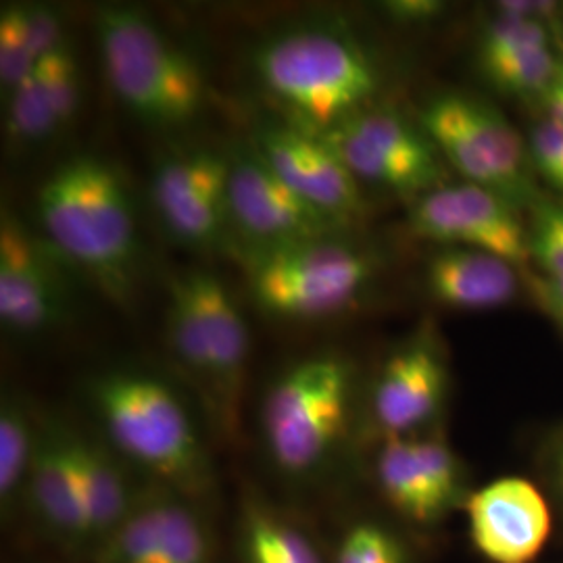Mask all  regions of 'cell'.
Instances as JSON below:
<instances>
[{
	"instance_id": "obj_1",
	"label": "cell",
	"mask_w": 563,
	"mask_h": 563,
	"mask_svg": "<svg viewBox=\"0 0 563 563\" xmlns=\"http://www.w3.org/2000/svg\"><path fill=\"white\" fill-rule=\"evenodd\" d=\"M84 395L97 432L146 483L211 505L216 465L174 384L141 367H109L88 378Z\"/></svg>"
},
{
	"instance_id": "obj_2",
	"label": "cell",
	"mask_w": 563,
	"mask_h": 563,
	"mask_svg": "<svg viewBox=\"0 0 563 563\" xmlns=\"http://www.w3.org/2000/svg\"><path fill=\"white\" fill-rule=\"evenodd\" d=\"M357 401L355 365L318 351L267 384L257 430L269 467L295 490L328 488L349 449Z\"/></svg>"
},
{
	"instance_id": "obj_3",
	"label": "cell",
	"mask_w": 563,
	"mask_h": 563,
	"mask_svg": "<svg viewBox=\"0 0 563 563\" xmlns=\"http://www.w3.org/2000/svg\"><path fill=\"white\" fill-rule=\"evenodd\" d=\"M36 213L51 249L76 265L111 301L134 295L139 239L134 205L120 172L78 153L42 181Z\"/></svg>"
},
{
	"instance_id": "obj_4",
	"label": "cell",
	"mask_w": 563,
	"mask_h": 563,
	"mask_svg": "<svg viewBox=\"0 0 563 563\" xmlns=\"http://www.w3.org/2000/svg\"><path fill=\"white\" fill-rule=\"evenodd\" d=\"M263 88L297 118L328 132L362 111L378 88V71L346 32L328 25H297L263 41L255 57Z\"/></svg>"
},
{
	"instance_id": "obj_5",
	"label": "cell",
	"mask_w": 563,
	"mask_h": 563,
	"mask_svg": "<svg viewBox=\"0 0 563 563\" xmlns=\"http://www.w3.org/2000/svg\"><path fill=\"white\" fill-rule=\"evenodd\" d=\"M102 69L113 95L144 125L178 130L207 101L201 65L134 7H102L95 21Z\"/></svg>"
},
{
	"instance_id": "obj_6",
	"label": "cell",
	"mask_w": 563,
	"mask_h": 563,
	"mask_svg": "<svg viewBox=\"0 0 563 563\" xmlns=\"http://www.w3.org/2000/svg\"><path fill=\"white\" fill-rule=\"evenodd\" d=\"M244 260L251 297L267 316L280 320L341 313L374 276L372 257L339 236L249 251Z\"/></svg>"
},
{
	"instance_id": "obj_7",
	"label": "cell",
	"mask_w": 563,
	"mask_h": 563,
	"mask_svg": "<svg viewBox=\"0 0 563 563\" xmlns=\"http://www.w3.org/2000/svg\"><path fill=\"white\" fill-rule=\"evenodd\" d=\"M320 134L360 181L420 195L441 186L439 148L395 111L362 109Z\"/></svg>"
},
{
	"instance_id": "obj_8",
	"label": "cell",
	"mask_w": 563,
	"mask_h": 563,
	"mask_svg": "<svg viewBox=\"0 0 563 563\" xmlns=\"http://www.w3.org/2000/svg\"><path fill=\"white\" fill-rule=\"evenodd\" d=\"M230 155V225L249 242V251H269L323 236H339L342 223L302 201L263 162L251 142ZM246 251V253H249Z\"/></svg>"
},
{
	"instance_id": "obj_9",
	"label": "cell",
	"mask_w": 563,
	"mask_h": 563,
	"mask_svg": "<svg viewBox=\"0 0 563 563\" xmlns=\"http://www.w3.org/2000/svg\"><path fill=\"white\" fill-rule=\"evenodd\" d=\"M218 549L211 505L153 486L88 563H216Z\"/></svg>"
},
{
	"instance_id": "obj_10",
	"label": "cell",
	"mask_w": 563,
	"mask_h": 563,
	"mask_svg": "<svg viewBox=\"0 0 563 563\" xmlns=\"http://www.w3.org/2000/svg\"><path fill=\"white\" fill-rule=\"evenodd\" d=\"M253 148L263 162L292 188L344 228L362 218V181L342 162L323 134L292 121H262L253 134Z\"/></svg>"
},
{
	"instance_id": "obj_11",
	"label": "cell",
	"mask_w": 563,
	"mask_h": 563,
	"mask_svg": "<svg viewBox=\"0 0 563 563\" xmlns=\"http://www.w3.org/2000/svg\"><path fill=\"white\" fill-rule=\"evenodd\" d=\"M411 230L428 241L484 251L511 265L530 260V234L516 205L476 184L439 186L422 195L411 209Z\"/></svg>"
},
{
	"instance_id": "obj_12",
	"label": "cell",
	"mask_w": 563,
	"mask_h": 563,
	"mask_svg": "<svg viewBox=\"0 0 563 563\" xmlns=\"http://www.w3.org/2000/svg\"><path fill=\"white\" fill-rule=\"evenodd\" d=\"M230 155L213 148L180 151L157 163L151 201L167 232L181 244L209 251L230 225Z\"/></svg>"
},
{
	"instance_id": "obj_13",
	"label": "cell",
	"mask_w": 563,
	"mask_h": 563,
	"mask_svg": "<svg viewBox=\"0 0 563 563\" xmlns=\"http://www.w3.org/2000/svg\"><path fill=\"white\" fill-rule=\"evenodd\" d=\"M25 518L63 555L88 562V520L71 446V423L57 416H38Z\"/></svg>"
},
{
	"instance_id": "obj_14",
	"label": "cell",
	"mask_w": 563,
	"mask_h": 563,
	"mask_svg": "<svg viewBox=\"0 0 563 563\" xmlns=\"http://www.w3.org/2000/svg\"><path fill=\"white\" fill-rule=\"evenodd\" d=\"M69 311L67 280L38 239L11 213L0 220V322L23 336L41 334Z\"/></svg>"
},
{
	"instance_id": "obj_15",
	"label": "cell",
	"mask_w": 563,
	"mask_h": 563,
	"mask_svg": "<svg viewBox=\"0 0 563 563\" xmlns=\"http://www.w3.org/2000/svg\"><path fill=\"white\" fill-rule=\"evenodd\" d=\"M467 532L490 563H532L549 543L551 509L543 493L526 478L505 476L467 495Z\"/></svg>"
},
{
	"instance_id": "obj_16",
	"label": "cell",
	"mask_w": 563,
	"mask_h": 563,
	"mask_svg": "<svg viewBox=\"0 0 563 563\" xmlns=\"http://www.w3.org/2000/svg\"><path fill=\"white\" fill-rule=\"evenodd\" d=\"M201 302L211 355V388L205 413L223 439H234L251 362V336L239 305L223 282L205 269H190Z\"/></svg>"
},
{
	"instance_id": "obj_17",
	"label": "cell",
	"mask_w": 563,
	"mask_h": 563,
	"mask_svg": "<svg viewBox=\"0 0 563 563\" xmlns=\"http://www.w3.org/2000/svg\"><path fill=\"white\" fill-rule=\"evenodd\" d=\"M446 384V363L432 342H411L393 353L369 397L372 418L383 439L416 437L441 413Z\"/></svg>"
},
{
	"instance_id": "obj_18",
	"label": "cell",
	"mask_w": 563,
	"mask_h": 563,
	"mask_svg": "<svg viewBox=\"0 0 563 563\" xmlns=\"http://www.w3.org/2000/svg\"><path fill=\"white\" fill-rule=\"evenodd\" d=\"M71 446L86 504L90 562L95 551L136 511L153 484L120 457L97 430H81L71 423Z\"/></svg>"
},
{
	"instance_id": "obj_19",
	"label": "cell",
	"mask_w": 563,
	"mask_h": 563,
	"mask_svg": "<svg viewBox=\"0 0 563 563\" xmlns=\"http://www.w3.org/2000/svg\"><path fill=\"white\" fill-rule=\"evenodd\" d=\"M239 563H330L328 544L290 507L260 490L242 493L234 518Z\"/></svg>"
},
{
	"instance_id": "obj_20",
	"label": "cell",
	"mask_w": 563,
	"mask_h": 563,
	"mask_svg": "<svg viewBox=\"0 0 563 563\" xmlns=\"http://www.w3.org/2000/svg\"><path fill=\"white\" fill-rule=\"evenodd\" d=\"M430 295L443 305L467 311L495 309L514 299L518 280L514 265L490 253L446 246L426 269Z\"/></svg>"
},
{
	"instance_id": "obj_21",
	"label": "cell",
	"mask_w": 563,
	"mask_h": 563,
	"mask_svg": "<svg viewBox=\"0 0 563 563\" xmlns=\"http://www.w3.org/2000/svg\"><path fill=\"white\" fill-rule=\"evenodd\" d=\"M374 476L384 501L405 522L428 528L451 514L418 462L411 437L384 439Z\"/></svg>"
},
{
	"instance_id": "obj_22",
	"label": "cell",
	"mask_w": 563,
	"mask_h": 563,
	"mask_svg": "<svg viewBox=\"0 0 563 563\" xmlns=\"http://www.w3.org/2000/svg\"><path fill=\"white\" fill-rule=\"evenodd\" d=\"M38 416L15 393L0 401V520L13 528L25 518V493L34 460Z\"/></svg>"
},
{
	"instance_id": "obj_23",
	"label": "cell",
	"mask_w": 563,
	"mask_h": 563,
	"mask_svg": "<svg viewBox=\"0 0 563 563\" xmlns=\"http://www.w3.org/2000/svg\"><path fill=\"white\" fill-rule=\"evenodd\" d=\"M465 113L486 162L497 176L501 195L514 205L528 201L532 186L526 169L528 159L520 134L488 102L465 97Z\"/></svg>"
},
{
	"instance_id": "obj_24",
	"label": "cell",
	"mask_w": 563,
	"mask_h": 563,
	"mask_svg": "<svg viewBox=\"0 0 563 563\" xmlns=\"http://www.w3.org/2000/svg\"><path fill=\"white\" fill-rule=\"evenodd\" d=\"M328 558L330 563H416L401 532L372 516L342 523L328 544Z\"/></svg>"
},
{
	"instance_id": "obj_25",
	"label": "cell",
	"mask_w": 563,
	"mask_h": 563,
	"mask_svg": "<svg viewBox=\"0 0 563 563\" xmlns=\"http://www.w3.org/2000/svg\"><path fill=\"white\" fill-rule=\"evenodd\" d=\"M4 97L7 130L13 141L21 144H38L59 132V118L36 69Z\"/></svg>"
},
{
	"instance_id": "obj_26",
	"label": "cell",
	"mask_w": 563,
	"mask_h": 563,
	"mask_svg": "<svg viewBox=\"0 0 563 563\" xmlns=\"http://www.w3.org/2000/svg\"><path fill=\"white\" fill-rule=\"evenodd\" d=\"M560 71V60L549 46L534 48L516 57L497 60L483 67V74L509 95L543 97Z\"/></svg>"
},
{
	"instance_id": "obj_27",
	"label": "cell",
	"mask_w": 563,
	"mask_h": 563,
	"mask_svg": "<svg viewBox=\"0 0 563 563\" xmlns=\"http://www.w3.org/2000/svg\"><path fill=\"white\" fill-rule=\"evenodd\" d=\"M549 46V32L541 21L520 20L499 13L484 25L478 42L481 69L497 60Z\"/></svg>"
},
{
	"instance_id": "obj_28",
	"label": "cell",
	"mask_w": 563,
	"mask_h": 563,
	"mask_svg": "<svg viewBox=\"0 0 563 563\" xmlns=\"http://www.w3.org/2000/svg\"><path fill=\"white\" fill-rule=\"evenodd\" d=\"M36 71L55 107L63 130L78 113L81 97L80 63L69 41L63 42L57 51L38 60Z\"/></svg>"
},
{
	"instance_id": "obj_29",
	"label": "cell",
	"mask_w": 563,
	"mask_h": 563,
	"mask_svg": "<svg viewBox=\"0 0 563 563\" xmlns=\"http://www.w3.org/2000/svg\"><path fill=\"white\" fill-rule=\"evenodd\" d=\"M38 60L32 53L27 25H25V4H4L0 11V88L9 95L21 80H25Z\"/></svg>"
},
{
	"instance_id": "obj_30",
	"label": "cell",
	"mask_w": 563,
	"mask_h": 563,
	"mask_svg": "<svg viewBox=\"0 0 563 563\" xmlns=\"http://www.w3.org/2000/svg\"><path fill=\"white\" fill-rule=\"evenodd\" d=\"M411 443L428 481L449 511L462 507L470 493L465 490L462 462L453 449L439 437H411Z\"/></svg>"
},
{
	"instance_id": "obj_31",
	"label": "cell",
	"mask_w": 563,
	"mask_h": 563,
	"mask_svg": "<svg viewBox=\"0 0 563 563\" xmlns=\"http://www.w3.org/2000/svg\"><path fill=\"white\" fill-rule=\"evenodd\" d=\"M530 257L541 263L547 276H563V223L553 207H543L530 234Z\"/></svg>"
},
{
	"instance_id": "obj_32",
	"label": "cell",
	"mask_w": 563,
	"mask_h": 563,
	"mask_svg": "<svg viewBox=\"0 0 563 563\" xmlns=\"http://www.w3.org/2000/svg\"><path fill=\"white\" fill-rule=\"evenodd\" d=\"M27 38L36 60H42L57 51L67 41L63 34V18L59 9L48 4H25Z\"/></svg>"
},
{
	"instance_id": "obj_33",
	"label": "cell",
	"mask_w": 563,
	"mask_h": 563,
	"mask_svg": "<svg viewBox=\"0 0 563 563\" xmlns=\"http://www.w3.org/2000/svg\"><path fill=\"white\" fill-rule=\"evenodd\" d=\"M530 155L544 180L551 184L560 180L563 169V125L560 121L547 118L534 128Z\"/></svg>"
},
{
	"instance_id": "obj_34",
	"label": "cell",
	"mask_w": 563,
	"mask_h": 563,
	"mask_svg": "<svg viewBox=\"0 0 563 563\" xmlns=\"http://www.w3.org/2000/svg\"><path fill=\"white\" fill-rule=\"evenodd\" d=\"M384 7L395 20L407 21V23L432 20L444 11L443 2H434V0H395V2H386Z\"/></svg>"
},
{
	"instance_id": "obj_35",
	"label": "cell",
	"mask_w": 563,
	"mask_h": 563,
	"mask_svg": "<svg viewBox=\"0 0 563 563\" xmlns=\"http://www.w3.org/2000/svg\"><path fill=\"white\" fill-rule=\"evenodd\" d=\"M555 7L558 4H553V2H501V4H497L499 13H504V15L520 18V20L541 21V23L555 13Z\"/></svg>"
},
{
	"instance_id": "obj_36",
	"label": "cell",
	"mask_w": 563,
	"mask_h": 563,
	"mask_svg": "<svg viewBox=\"0 0 563 563\" xmlns=\"http://www.w3.org/2000/svg\"><path fill=\"white\" fill-rule=\"evenodd\" d=\"M541 290H543L544 307H547L563 325V276H549Z\"/></svg>"
},
{
	"instance_id": "obj_37",
	"label": "cell",
	"mask_w": 563,
	"mask_h": 563,
	"mask_svg": "<svg viewBox=\"0 0 563 563\" xmlns=\"http://www.w3.org/2000/svg\"><path fill=\"white\" fill-rule=\"evenodd\" d=\"M553 211H555V216L560 218V222L563 223V205H558V207H553Z\"/></svg>"
},
{
	"instance_id": "obj_38",
	"label": "cell",
	"mask_w": 563,
	"mask_h": 563,
	"mask_svg": "<svg viewBox=\"0 0 563 563\" xmlns=\"http://www.w3.org/2000/svg\"><path fill=\"white\" fill-rule=\"evenodd\" d=\"M555 186H558V188H562L563 190V169L562 174H560V180L555 181Z\"/></svg>"
},
{
	"instance_id": "obj_39",
	"label": "cell",
	"mask_w": 563,
	"mask_h": 563,
	"mask_svg": "<svg viewBox=\"0 0 563 563\" xmlns=\"http://www.w3.org/2000/svg\"><path fill=\"white\" fill-rule=\"evenodd\" d=\"M558 78L563 81V63H560V71H558Z\"/></svg>"
},
{
	"instance_id": "obj_40",
	"label": "cell",
	"mask_w": 563,
	"mask_h": 563,
	"mask_svg": "<svg viewBox=\"0 0 563 563\" xmlns=\"http://www.w3.org/2000/svg\"><path fill=\"white\" fill-rule=\"evenodd\" d=\"M560 470H562V478H563V446H562V455H560Z\"/></svg>"
}]
</instances>
